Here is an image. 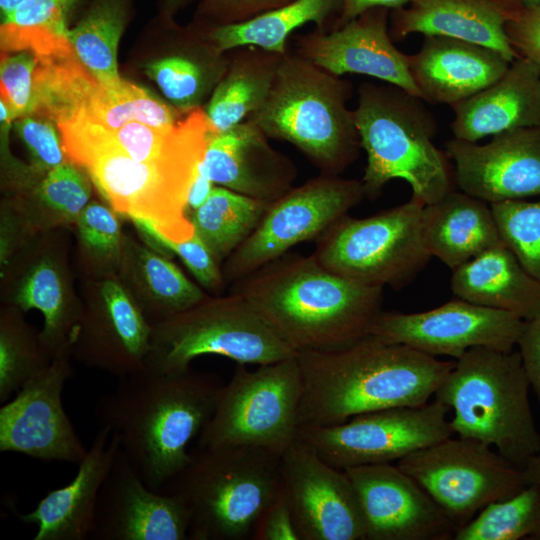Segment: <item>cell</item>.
Segmentation results:
<instances>
[{"label":"cell","mask_w":540,"mask_h":540,"mask_svg":"<svg viewBox=\"0 0 540 540\" xmlns=\"http://www.w3.org/2000/svg\"><path fill=\"white\" fill-rule=\"evenodd\" d=\"M457 298L513 313L529 320L540 312V281L504 244L493 247L452 270Z\"/></svg>","instance_id":"cell-29"},{"label":"cell","mask_w":540,"mask_h":540,"mask_svg":"<svg viewBox=\"0 0 540 540\" xmlns=\"http://www.w3.org/2000/svg\"><path fill=\"white\" fill-rule=\"evenodd\" d=\"M37 55L30 50L1 52V100L15 119L31 113Z\"/></svg>","instance_id":"cell-43"},{"label":"cell","mask_w":540,"mask_h":540,"mask_svg":"<svg viewBox=\"0 0 540 540\" xmlns=\"http://www.w3.org/2000/svg\"><path fill=\"white\" fill-rule=\"evenodd\" d=\"M227 52V69L204 108L214 134L246 121L265 103L284 56L253 45Z\"/></svg>","instance_id":"cell-30"},{"label":"cell","mask_w":540,"mask_h":540,"mask_svg":"<svg viewBox=\"0 0 540 540\" xmlns=\"http://www.w3.org/2000/svg\"><path fill=\"white\" fill-rule=\"evenodd\" d=\"M510 64L493 49L446 36H424L418 52L408 55L421 99L451 107L497 81Z\"/></svg>","instance_id":"cell-25"},{"label":"cell","mask_w":540,"mask_h":540,"mask_svg":"<svg viewBox=\"0 0 540 540\" xmlns=\"http://www.w3.org/2000/svg\"><path fill=\"white\" fill-rule=\"evenodd\" d=\"M265 324L295 352L333 351L370 335L383 287L322 266L311 254H284L234 282Z\"/></svg>","instance_id":"cell-2"},{"label":"cell","mask_w":540,"mask_h":540,"mask_svg":"<svg viewBox=\"0 0 540 540\" xmlns=\"http://www.w3.org/2000/svg\"><path fill=\"white\" fill-rule=\"evenodd\" d=\"M491 207L503 244L540 281V200H509Z\"/></svg>","instance_id":"cell-40"},{"label":"cell","mask_w":540,"mask_h":540,"mask_svg":"<svg viewBox=\"0 0 540 540\" xmlns=\"http://www.w3.org/2000/svg\"><path fill=\"white\" fill-rule=\"evenodd\" d=\"M244 365L222 386L197 448L249 446L281 456L298 437L302 379L297 356L254 371Z\"/></svg>","instance_id":"cell-11"},{"label":"cell","mask_w":540,"mask_h":540,"mask_svg":"<svg viewBox=\"0 0 540 540\" xmlns=\"http://www.w3.org/2000/svg\"><path fill=\"white\" fill-rule=\"evenodd\" d=\"M192 455L163 487L185 501L189 539H253L262 514L282 491L281 456L249 446L198 448Z\"/></svg>","instance_id":"cell-7"},{"label":"cell","mask_w":540,"mask_h":540,"mask_svg":"<svg viewBox=\"0 0 540 540\" xmlns=\"http://www.w3.org/2000/svg\"><path fill=\"white\" fill-rule=\"evenodd\" d=\"M421 226L431 256L452 270L503 244L491 205L463 191L424 205Z\"/></svg>","instance_id":"cell-28"},{"label":"cell","mask_w":540,"mask_h":540,"mask_svg":"<svg viewBox=\"0 0 540 540\" xmlns=\"http://www.w3.org/2000/svg\"><path fill=\"white\" fill-rule=\"evenodd\" d=\"M83 0H29L1 18V51L24 49L52 37H68L69 20Z\"/></svg>","instance_id":"cell-39"},{"label":"cell","mask_w":540,"mask_h":540,"mask_svg":"<svg viewBox=\"0 0 540 540\" xmlns=\"http://www.w3.org/2000/svg\"><path fill=\"white\" fill-rule=\"evenodd\" d=\"M530 388L518 351L473 347L455 360L434 399L454 411V434L494 447L523 469L540 451Z\"/></svg>","instance_id":"cell-6"},{"label":"cell","mask_w":540,"mask_h":540,"mask_svg":"<svg viewBox=\"0 0 540 540\" xmlns=\"http://www.w3.org/2000/svg\"><path fill=\"white\" fill-rule=\"evenodd\" d=\"M505 32L518 58L540 64V4L521 7L506 22Z\"/></svg>","instance_id":"cell-47"},{"label":"cell","mask_w":540,"mask_h":540,"mask_svg":"<svg viewBox=\"0 0 540 540\" xmlns=\"http://www.w3.org/2000/svg\"><path fill=\"white\" fill-rule=\"evenodd\" d=\"M353 116L367 155L361 179L365 197L376 199L396 178L405 180L424 205L453 190L449 157L432 141L437 123L423 99L389 83L364 82Z\"/></svg>","instance_id":"cell-4"},{"label":"cell","mask_w":540,"mask_h":540,"mask_svg":"<svg viewBox=\"0 0 540 540\" xmlns=\"http://www.w3.org/2000/svg\"><path fill=\"white\" fill-rule=\"evenodd\" d=\"M361 508L365 540H450L456 527L432 497L398 465L344 470Z\"/></svg>","instance_id":"cell-18"},{"label":"cell","mask_w":540,"mask_h":540,"mask_svg":"<svg viewBox=\"0 0 540 540\" xmlns=\"http://www.w3.org/2000/svg\"><path fill=\"white\" fill-rule=\"evenodd\" d=\"M253 540H301L283 488L262 514Z\"/></svg>","instance_id":"cell-48"},{"label":"cell","mask_w":540,"mask_h":540,"mask_svg":"<svg viewBox=\"0 0 540 540\" xmlns=\"http://www.w3.org/2000/svg\"><path fill=\"white\" fill-rule=\"evenodd\" d=\"M389 17L387 8L369 9L340 28H315L296 36L292 51L334 75L370 76L421 98L409 70L408 55L393 44Z\"/></svg>","instance_id":"cell-20"},{"label":"cell","mask_w":540,"mask_h":540,"mask_svg":"<svg viewBox=\"0 0 540 540\" xmlns=\"http://www.w3.org/2000/svg\"><path fill=\"white\" fill-rule=\"evenodd\" d=\"M452 109L454 138L464 141L540 127V64L515 59L497 81Z\"/></svg>","instance_id":"cell-27"},{"label":"cell","mask_w":540,"mask_h":540,"mask_svg":"<svg viewBox=\"0 0 540 540\" xmlns=\"http://www.w3.org/2000/svg\"><path fill=\"white\" fill-rule=\"evenodd\" d=\"M292 1L294 0H201L197 16L198 21L206 26L233 24Z\"/></svg>","instance_id":"cell-46"},{"label":"cell","mask_w":540,"mask_h":540,"mask_svg":"<svg viewBox=\"0 0 540 540\" xmlns=\"http://www.w3.org/2000/svg\"><path fill=\"white\" fill-rule=\"evenodd\" d=\"M411 1L412 0H344L342 11L333 23L331 30L340 28L369 9L384 7L389 10H396L409 5Z\"/></svg>","instance_id":"cell-50"},{"label":"cell","mask_w":540,"mask_h":540,"mask_svg":"<svg viewBox=\"0 0 540 540\" xmlns=\"http://www.w3.org/2000/svg\"><path fill=\"white\" fill-rule=\"evenodd\" d=\"M523 7L519 0H412L391 10L390 36L399 41L410 34L446 36L493 49L512 63L506 22Z\"/></svg>","instance_id":"cell-24"},{"label":"cell","mask_w":540,"mask_h":540,"mask_svg":"<svg viewBox=\"0 0 540 540\" xmlns=\"http://www.w3.org/2000/svg\"><path fill=\"white\" fill-rule=\"evenodd\" d=\"M62 141L69 159L88 170L115 211L149 221L174 241L193 236L185 206L205 150L159 162L137 161L105 143L95 124L86 121L66 128Z\"/></svg>","instance_id":"cell-8"},{"label":"cell","mask_w":540,"mask_h":540,"mask_svg":"<svg viewBox=\"0 0 540 540\" xmlns=\"http://www.w3.org/2000/svg\"><path fill=\"white\" fill-rule=\"evenodd\" d=\"M423 206L412 197L367 218L347 214L316 239L312 255L328 270L356 282L404 286L432 257L422 236Z\"/></svg>","instance_id":"cell-10"},{"label":"cell","mask_w":540,"mask_h":540,"mask_svg":"<svg viewBox=\"0 0 540 540\" xmlns=\"http://www.w3.org/2000/svg\"><path fill=\"white\" fill-rule=\"evenodd\" d=\"M193 0H164L163 9L167 15H172Z\"/></svg>","instance_id":"cell-54"},{"label":"cell","mask_w":540,"mask_h":540,"mask_svg":"<svg viewBox=\"0 0 540 540\" xmlns=\"http://www.w3.org/2000/svg\"><path fill=\"white\" fill-rule=\"evenodd\" d=\"M524 323L513 313L457 298L423 312L381 311L371 325L370 335L430 356L456 360L473 347L513 351Z\"/></svg>","instance_id":"cell-15"},{"label":"cell","mask_w":540,"mask_h":540,"mask_svg":"<svg viewBox=\"0 0 540 540\" xmlns=\"http://www.w3.org/2000/svg\"><path fill=\"white\" fill-rule=\"evenodd\" d=\"M455 540H540V489L529 484L517 494L483 508L457 529Z\"/></svg>","instance_id":"cell-36"},{"label":"cell","mask_w":540,"mask_h":540,"mask_svg":"<svg viewBox=\"0 0 540 540\" xmlns=\"http://www.w3.org/2000/svg\"><path fill=\"white\" fill-rule=\"evenodd\" d=\"M222 186H214L189 217L194 232L220 263L255 230L268 204Z\"/></svg>","instance_id":"cell-33"},{"label":"cell","mask_w":540,"mask_h":540,"mask_svg":"<svg viewBox=\"0 0 540 540\" xmlns=\"http://www.w3.org/2000/svg\"><path fill=\"white\" fill-rule=\"evenodd\" d=\"M189 528L183 498L149 488L120 449L100 490L89 539L190 540Z\"/></svg>","instance_id":"cell-19"},{"label":"cell","mask_w":540,"mask_h":540,"mask_svg":"<svg viewBox=\"0 0 540 540\" xmlns=\"http://www.w3.org/2000/svg\"><path fill=\"white\" fill-rule=\"evenodd\" d=\"M439 505L456 530L489 504L527 486L523 470L480 441L446 438L397 461Z\"/></svg>","instance_id":"cell-12"},{"label":"cell","mask_w":540,"mask_h":540,"mask_svg":"<svg viewBox=\"0 0 540 540\" xmlns=\"http://www.w3.org/2000/svg\"><path fill=\"white\" fill-rule=\"evenodd\" d=\"M90 194L87 177L67 161L48 171L37 190L42 206L60 221H76L88 205Z\"/></svg>","instance_id":"cell-41"},{"label":"cell","mask_w":540,"mask_h":540,"mask_svg":"<svg viewBox=\"0 0 540 540\" xmlns=\"http://www.w3.org/2000/svg\"><path fill=\"white\" fill-rule=\"evenodd\" d=\"M52 359L40 335L34 336L17 315L5 314L0 329V402L8 401Z\"/></svg>","instance_id":"cell-38"},{"label":"cell","mask_w":540,"mask_h":540,"mask_svg":"<svg viewBox=\"0 0 540 540\" xmlns=\"http://www.w3.org/2000/svg\"><path fill=\"white\" fill-rule=\"evenodd\" d=\"M130 218L158 252L175 253L203 287L210 290L222 288L224 278L219 263L195 232L190 238L174 241L164 236L149 221Z\"/></svg>","instance_id":"cell-42"},{"label":"cell","mask_w":540,"mask_h":540,"mask_svg":"<svg viewBox=\"0 0 540 540\" xmlns=\"http://www.w3.org/2000/svg\"><path fill=\"white\" fill-rule=\"evenodd\" d=\"M222 384L191 371L163 373L147 366L119 377L95 406L99 426L119 435L120 449L157 492L192 460L188 444L212 418Z\"/></svg>","instance_id":"cell-1"},{"label":"cell","mask_w":540,"mask_h":540,"mask_svg":"<svg viewBox=\"0 0 540 540\" xmlns=\"http://www.w3.org/2000/svg\"><path fill=\"white\" fill-rule=\"evenodd\" d=\"M80 238L92 254L102 258L119 256L121 233L114 212L97 202H89L76 219Z\"/></svg>","instance_id":"cell-45"},{"label":"cell","mask_w":540,"mask_h":540,"mask_svg":"<svg viewBox=\"0 0 540 540\" xmlns=\"http://www.w3.org/2000/svg\"><path fill=\"white\" fill-rule=\"evenodd\" d=\"M213 188L214 183L205 174L200 160L187 194L185 213L188 220L190 215L205 202Z\"/></svg>","instance_id":"cell-51"},{"label":"cell","mask_w":540,"mask_h":540,"mask_svg":"<svg viewBox=\"0 0 540 540\" xmlns=\"http://www.w3.org/2000/svg\"><path fill=\"white\" fill-rule=\"evenodd\" d=\"M120 450L119 435L99 426L74 478L49 491L21 521L35 524L34 540H86L94 525L99 493Z\"/></svg>","instance_id":"cell-23"},{"label":"cell","mask_w":540,"mask_h":540,"mask_svg":"<svg viewBox=\"0 0 540 540\" xmlns=\"http://www.w3.org/2000/svg\"><path fill=\"white\" fill-rule=\"evenodd\" d=\"M522 470L527 485L533 484L540 489V451L527 461Z\"/></svg>","instance_id":"cell-52"},{"label":"cell","mask_w":540,"mask_h":540,"mask_svg":"<svg viewBox=\"0 0 540 540\" xmlns=\"http://www.w3.org/2000/svg\"><path fill=\"white\" fill-rule=\"evenodd\" d=\"M365 198L361 180L320 174L270 202L255 230L227 258L224 275L237 281L283 256L298 243L319 238Z\"/></svg>","instance_id":"cell-13"},{"label":"cell","mask_w":540,"mask_h":540,"mask_svg":"<svg viewBox=\"0 0 540 540\" xmlns=\"http://www.w3.org/2000/svg\"><path fill=\"white\" fill-rule=\"evenodd\" d=\"M517 345L524 370L540 407V312L525 320Z\"/></svg>","instance_id":"cell-49"},{"label":"cell","mask_w":540,"mask_h":540,"mask_svg":"<svg viewBox=\"0 0 540 540\" xmlns=\"http://www.w3.org/2000/svg\"><path fill=\"white\" fill-rule=\"evenodd\" d=\"M226 53L215 45L199 54L174 53L149 62L145 72L176 109L188 113L212 94L227 69Z\"/></svg>","instance_id":"cell-34"},{"label":"cell","mask_w":540,"mask_h":540,"mask_svg":"<svg viewBox=\"0 0 540 540\" xmlns=\"http://www.w3.org/2000/svg\"><path fill=\"white\" fill-rule=\"evenodd\" d=\"M14 129L25 145L36 169L48 172L63 164L67 155L52 121L33 115L19 117Z\"/></svg>","instance_id":"cell-44"},{"label":"cell","mask_w":540,"mask_h":540,"mask_svg":"<svg viewBox=\"0 0 540 540\" xmlns=\"http://www.w3.org/2000/svg\"><path fill=\"white\" fill-rule=\"evenodd\" d=\"M445 153L458 187L490 205L540 196V127L506 131L486 144L452 138Z\"/></svg>","instance_id":"cell-21"},{"label":"cell","mask_w":540,"mask_h":540,"mask_svg":"<svg viewBox=\"0 0 540 540\" xmlns=\"http://www.w3.org/2000/svg\"><path fill=\"white\" fill-rule=\"evenodd\" d=\"M522 6H533L540 4V0H519Z\"/></svg>","instance_id":"cell-55"},{"label":"cell","mask_w":540,"mask_h":540,"mask_svg":"<svg viewBox=\"0 0 540 540\" xmlns=\"http://www.w3.org/2000/svg\"><path fill=\"white\" fill-rule=\"evenodd\" d=\"M132 254L135 277L148 294L150 311L159 315L158 322L208 298L164 256L137 245Z\"/></svg>","instance_id":"cell-37"},{"label":"cell","mask_w":540,"mask_h":540,"mask_svg":"<svg viewBox=\"0 0 540 540\" xmlns=\"http://www.w3.org/2000/svg\"><path fill=\"white\" fill-rule=\"evenodd\" d=\"M450 411L434 399L363 413L336 425L299 427L298 437L340 470L391 463L454 435L447 420Z\"/></svg>","instance_id":"cell-14"},{"label":"cell","mask_w":540,"mask_h":540,"mask_svg":"<svg viewBox=\"0 0 540 540\" xmlns=\"http://www.w3.org/2000/svg\"><path fill=\"white\" fill-rule=\"evenodd\" d=\"M351 95L348 80L289 49L267 100L247 120L269 139L294 145L320 174L339 175L361 149L353 110L347 106Z\"/></svg>","instance_id":"cell-5"},{"label":"cell","mask_w":540,"mask_h":540,"mask_svg":"<svg viewBox=\"0 0 540 540\" xmlns=\"http://www.w3.org/2000/svg\"><path fill=\"white\" fill-rule=\"evenodd\" d=\"M298 425L331 426L372 411L429 402L455 361L368 335L333 351L297 354Z\"/></svg>","instance_id":"cell-3"},{"label":"cell","mask_w":540,"mask_h":540,"mask_svg":"<svg viewBox=\"0 0 540 540\" xmlns=\"http://www.w3.org/2000/svg\"><path fill=\"white\" fill-rule=\"evenodd\" d=\"M202 165L214 184L266 202L290 190L297 176L292 160L274 149L250 120L212 133Z\"/></svg>","instance_id":"cell-22"},{"label":"cell","mask_w":540,"mask_h":540,"mask_svg":"<svg viewBox=\"0 0 540 540\" xmlns=\"http://www.w3.org/2000/svg\"><path fill=\"white\" fill-rule=\"evenodd\" d=\"M280 469L301 540H365L359 501L344 470L299 437L281 455Z\"/></svg>","instance_id":"cell-16"},{"label":"cell","mask_w":540,"mask_h":540,"mask_svg":"<svg viewBox=\"0 0 540 540\" xmlns=\"http://www.w3.org/2000/svg\"><path fill=\"white\" fill-rule=\"evenodd\" d=\"M225 356L238 364L264 365L297 356L243 297L207 298L153 326L145 366L163 373L189 369L201 355Z\"/></svg>","instance_id":"cell-9"},{"label":"cell","mask_w":540,"mask_h":540,"mask_svg":"<svg viewBox=\"0 0 540 540\" xmlns=\"http://www.w3.org/2000/svg\"><path fill=\"white\" fill-rule=\"evenodd\" d=\"M129 16V0H92L68 39L85 68L104 86L116 87L117 47Z\"/></svg>","instance_id":"cell-32"},{"label":"cell","mask_w":540,"mask_h":540,"mask_svg":"<svg viewBox=\"0 0 540 540\" xmlns=\"http://www.w3.org/2000/svg\"><path fill=\"white\" fill-rule=\"evenodd\" d=\"M29 0H0L1 18L13 12L17 7Z\"/></svg>","instance_id":"cell-53"},{"label":"cell","mask_w":540,"mask_h":540,"mask_svg":"<svg viewBox=\"0 0 540 540\" xmlns=\"http://www.w3.org/2000/svg\"><path fill=\"white\" fill-rule=\"evenodd\" d=\"M343 3L344 0H294L243 22L204 26L220 52L253 45L285 55L293 31L307 23H314L320 30H331Z\"/></svg>","instance_id":"cell-31"},{"label":"cell","mask_w":540,"mask_h":540,"mask_svg":"<svg viewBox=\"0 0 540 540\" xmlns=\"http://www.w3.org/2000/svg\"><path fill=\"white\" fill-rule=\"evenodd\" d=\"M14 301L24 311L41 312L44 325L40 336L52 358L69 351L66 338L79 315L67 303L56 264L47 258L35 264L20 282Z\"/></svg>","instance_id":"cell-35"},{"label":"cell","mask_w":540,"mask_h":540,"mask_svg":"<svg viewBox=\"0 0 540 540\" xmlns=\"http://www.w3.org/2000/svg\"><path fill=\"white\" fill-rule=\"evenodd\" d=\"M102 305L83 319L76 356L118 377L142 369L151 348L153 326L117 282L105 281Z\"/></svg>","instance_id":"cell-26"},{"label":"cell","mask_w":540,"mask_h":540,"mask_svg":"<svg viewBox=\"0 0 540 540\" xmlns=\"http://www.w3.org/2000/svg\"><path fill=\"white\" fill-rule=\"evenodd\" d=\"M69 351L55 356L0 408V451L78 464L86 455L62 403Z\"/></svg>","instance_id":"cell-17"}]
</instances>
